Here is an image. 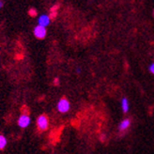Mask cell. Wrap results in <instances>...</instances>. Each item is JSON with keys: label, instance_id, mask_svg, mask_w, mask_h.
I'll return each instance as SVG.
<instances>
[{"label": "cell", "instance_id": "obj_1", "mask_svg": "<svg viewBox=\"0 0 154 154\" xmlns=\"http://www.w3.org/2000/svg\"><path fill=\"white\" fill-rule=\"evenodd\" d=\"M71 108V104L70 102L68 101L67 99L62 98L60 99L58 103H57V110L60 113H67Z\"/></svg>", "mask_w": 154, "mask_h": 154}, {"label": "cell", "instance_id": "obj_2", "mask_svg": "<svg viewBox=\"0 0 154 154\" xmlns=\"http://www.w3.org/2000/svg\"><path fill=\"white\" fill-rule=\"evenodd\" d=\"M37 126L41 131H45L48 129L49 120L48 118L45 115H42L37 119Z\"/></svg>", "mask_w": 154, "mask_h": 154}, {"label": "cell", "instance_id": "obj_3", "mask_svg": "<svg viewBox=\"0 0 154 154\" xmlns=\"http://www.w3.org/2000/svg\"><path fill=\"white\" fill-rule=\"evenodd\" d=\"M33 33H34V36L37 38H40V40H42L46 37V34H47V30H46V27H43V26H35L34 30H33Z\"/></svg>", "mask_w": 154, "mask_h": 154}, {"label": "cell", "instance_id": "obj_4", "mask_svg": "<svg viewBox=\"0 0 154 154\" xmlns=\"http://www.w3.org/2000/svg\"><path fill=\"white\" fill-rule=\"evenodd\" d=\"M30 124V118L27 114H22L19 119H18V125L19 127L25 129L26 127H28Z\"/></svg>", "mask_w": 154, "mask_h": 154}, {"label": "cell", "instance_id": "obj_5", "mask_svg": "<svg viewBox=\"0 0 154 154\" xmlns=\"http://www.w3.org/2000/svg\"><path fill=\"white\" fill-rule=\"evenodd\" d=\"M50 21H51V19H50L49 15L42 14V15H41L40 17H38V26L46 27V26H47L50 24Z\"/></svg>", "mask_w": 154, "mask_h": 154}, {"label": "cell", "instance_id": "obj_6", "mask_svg": "<svg viewBox=\"0 0 154 154\" xmlns=\"http://www.w3.org/2000/svg\"><path fill=\"white\" fill-rule=\"evenodd\" d=\"M131 126V119H123L119 125V131H125Z\"/></svg>", "mask_w": 154, "mask_h": 154}, {"label": "cell", "instance_id": "obj_7", "mask_svg": "<svg viewBox=\"0 0 154 154\" xmlns=\"http://www.w3.org/2000/svg\"><path fill=\"white\" fill-rule=\"evenodd\" d=\"M121 108L123 113H128L129 109H130V106H129V102H128V99L126 97H123L121 99Z\"/></svg>", "mask_w": 154, "mask_h": 154}, {"label": "cell", "instance_id": "obj_8", "mask_svg": "<svg viewBox=\"0 0 154 154\" xmlns=\"http://www.w3.org/2000/svg\"><path fill=\"white\" fill-rule=\"evenodd\" d=\"M8 144V140H7V138L2 135V134H0V149H3Z\"/></svg>", "mask_w": 154, "mask_h": 154}, {"label": "cell", "instance_id": "obj_9", "mask_svg": "<svg viewBox=\"0 0 154 154\" xmlns=\"http://www.w3.org/2000/svg\"><path fill=\"white\" fill-rule=\"evenodd\" d=\"M149 71L152 74H154V62L151 63V64L149 66Z\"/></svg>", "mask_w": 154, "mask_h": 154}, {"label": "cell", "instance_id": "obj_10", "mask_svg": "<svg viewBox=\"0 0 154 154\" xmlns=\"http://www.w3.org/2000/svg\"><path fill=\"white\" fill-rule=\"evenodd\" d=\"M29 14H30V15H33V16H35V15H37V11H36V10H34V9H30Z\"/></svg>", "mask_w": 154, "mask_h": 154}, {"label": "cell", "instance_id": "obj_11", "mask_svg": "<svg viewBox=\"0 0 154 154\" xmlns=\"http://www.w3.org/2000/svg\"><path fill=\"white\" fill-rule=\"evenodd\" d=\"M76 72H77V73H80L81 72V69L80 68H77L76 69Z\"/></svg>", "mask_w": 154, "mask_h": 154}, {"label": "cell", "instance_id": "obj_12", "mask_svg": "<svg viewBox=\"0 0 154 154\" xmlns=\"http://www.w3.org/2000/svg\"><path fill=\"white\" fill-rule=\"evenodd\" d=\"M3 5H4V2L3 1H0V9H1V8L3 7Z\"/></svg>", "mask_w": 154, "mask_h": 154}, {"label": "cell", "instance_id": "obj_13", "mask_svg": "<svg viewBox=\"0 0 154 154\" xmlns=\"http://www.w3.org/2000/svg\"><path fill=\"white\" fill-rule=\"evenodd\" d=\"M153 15H154V11H153Z\"/></svg>", "mask_w": 154, "mask_h": 154}]
</instances>
